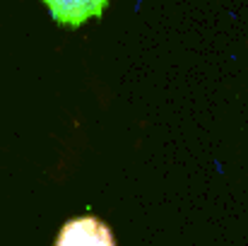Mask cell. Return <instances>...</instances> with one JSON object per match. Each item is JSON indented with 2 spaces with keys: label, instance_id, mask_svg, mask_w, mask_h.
<instances>
[{
  "label": "cell",
  "instance_id": "cell-1",
  "mask_svg": "<svg viewBox=\"0 0 248 246\" xmlns=\"http://www.w3.org/2000/svg\"><path fill=\"white\" fill-rule=\"evenodd\" d=\"M56 246H116L111 230L96 217H78L65 222Z\"/></svg>",
  "mask_w": 248,
  "mask_h": 246
},
{
  "label": "cell",
  "instance_id": "cell-2",
  "mask_svg": "<svg viewBox=\"0 0 248 246\" xmlns=\"http://www.w3.org/2000/svg\"><path fill=\"white\" fill-rule=\"evenodd\" d=\"M51 17L65 27H80L92 17H101L108 0H44Z\"/></svg>",
  "mask_w": 248,
  "mask_h": 246
}]
</instances>
